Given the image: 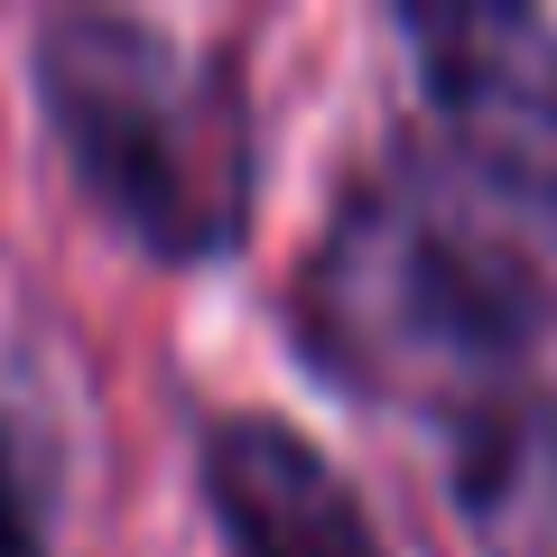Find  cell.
Listing matches in <instances>:
<instances>
[{
  "instance_id": "obj_1",
  "label": "cell",
  "mask_w": 557,
  "mask_h": 557,
  "mask_svg": "<svg viewBox=\"0 0 557 557\" xmlns=\"http://www.w3.org/2000/svg\"><path fill=\"white\" fill-rule=\"evenodd\" d=\"M278 335L354 409L456 446L557 381V251L372 121L278 278Z\"/></svg>"
},
{
  "instance_id": "obj_2",
  "label": "cell",
  "mask_w": 557,
  "mask_h": 557,
  "mask_svg": "<svg viewBox=\"0 0 557 557\" xmlns=\"http://www.w3.org/2000/svg\"><path fill=\"white\" fill-rule=\"evenodd\" d=\"M20 84L57 177L131 260L205 278L251 251L270 149L223 38L121 0H57L20 28Z\"/></svg>"
},
{
  "instance_id": "obj_3",
  "label": "cell",
  "mask_w": 557,
  "mask_h": 557,
  "mask_svg": "<svg viewBox=\"0 0 557 557\" xmlns=\"http://www.w3.org/2000/svg\"><path fill=\"white\" fill-rule=\"evenodd\" d=\"M196 511L214 530V557H391L362 474L307 418L270 399H214L186 437Z\"/></svg>"
},
{
  "instance_id": "obj_4",
  "label": "cell",
  "mask_w": 557,
  "mask_h": 557,
  "mask_svg": "<svg viewBox=\"0 0 557 557\" xmlns=\"http://www.w3.org/2000/svg\"><path fill=\"white\" fill-rule=\"evenodd\" d=\"M0 557H57V520H47V483L28 456V428L0 391Z\"/></svg>"
}]
</instances>
